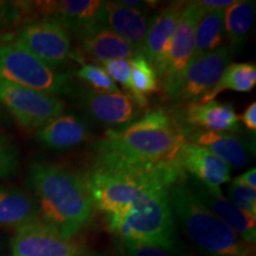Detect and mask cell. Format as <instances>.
<instances>
[{
    "instance_id": "obj_1",
    "label": "cell",
    "mask_w": 256,
    "mask_h": 256,
    "mask_svg": "<svg viewBox=\"0 0 256 256\" xmlns=\"http://www.w3.org/2000/svg\"><path fill=\"white\" fill-rule=\"evenodd\" d=\"M186 142L179 124L164 110L148 112L121 128H110L92 146V162L153 168L177 162Z\"/></svg>"
},
{
    "instance_id": "obj_2",
    "label": "cell",
    "mask_w": 256,
    "mask_h": 256,
    "mask_svg": "<svg viewBox=\"0 0 256 256\" xmlns=\"http://www.w3.org/2000/svg\"><path fill=\"white\" fill-rule=\"evenodd\" d=\"M26 183L36 194L40 218L72 240L92 216V202L81 176L62 165L34 162Z\"/></svg>"
},
{
    "instance_id": "obj_3",
    "label": "cell",
    "mask_w": 256,
    "mask_h": 256,
    "mask_svg": "<svg viewBox=\"0 0 256 256\" xmlns=\"http://www.w3.org/2000/svg\"><path fill=\"white\" fill-rule=\"evenodd\" d=\"M177 162L153 168L92 162L84 182L92 206L107 217H118L132 209L144 194L158 185H172L185 177Z\"/></svg>"
},
{
    "instance_id": "obj_4",
    "label": "cell",
    "mask_w": 256,
    "mask_h": 256,
    "mask_svg": "<svg viewBox=\"0 0 256 256\" xmlns=\"http://www.w3.org/2000/svg\"><path fill=\"white\" fill-rule=\"evenodd\" d=\"M168 185L152 188L128 212L107 217L108 228L120 240H130L162 249L168 254L188 256L178 236L177 222L170 202Z\"/></svg>"
},
{
    "instance_id": "obj_5",
    "label": "cell",
    "mask_w": 256,
    "mask_h": 256,
    "mask_svg": "<svg viewBox=\"0 0 256 256\" xmlns=\"http://www.w3.org/2000/svg\"><path fill=\"white\" fill-rule=\"evenodd\" d=\"M184 178L170 188V202L174 218L192 244L206 256H255L254 244L212 215L194 196Z\"/></svg>"
},
{
    "instance_id": "obj_6",
    "label": "cell",
    "mask_w": 256,
    "mask_h": 256,
    "mask_svg": "<svg viewBox=\"0 0 256 256\" xmlns=\"http://www.w3.org/2000/svg\"><path fill=\"white\" fill-rule=\"evenodd\" d=\"M0 81L55 96L68 94L72 89L68 72L50 68L8 36L0 38Z\"/></svg>"
},
{
    "instance_id": "obj_7",
    "label": "cell",
    "mask_w": 256,
    "mask_h": 256,
    "mask_svg": "<svg viewBox=\"0 0 256 256\" xmlns=\"http://www.w3.org/2000/svg\"><path fill=\"white\" fill-rule=\"evenodd\" d=\"M232 56L229 46H220L209 54L191 58L180 75L162 88V92L176 102L197 104L218 83Z\"/></svg>"
},
{
    "instance_id": "obj_8",
    "label": "cell",
    "mask_w": 256,
    "mask_h": 256,
    "mask_svg": "<svg viewBox=\"0 0 256 256\" xmlns=\"http://www.w3.org/2000/svg\"><path fill=\"white\" fill-rule=\"evenodd\" d=\"M14 40L55 70L68 64L70 60H80L72 50L68 30L55 18L25 22L14 32Z\"/></svg>"
},
{
    "instance_id": "obj_9",
    "label": "cell",
    "mask_w": 256,
    "mask_h": 256,
    "mask_svg": "<svg viewBox=\"0 0 256 256\" xmlns=\"http://www.w3.org/2000/svg\"><path fill=\"white\" fill-rule=\"evenodd\" d=\"M0 104L28 133L37 132L48 121L64 113L66 108V104L55 95L5 81H0Z\"/></svg>"
},
{
    "instance_id": "obj_10",
    "label": "cell",
    "mask_w": 256,
    "mask_h": 256,
    "mask_svg": "<svg viewBox=\"0 0 256 256\" xmlns=\"http://www.w3.org/2000/svg\"><path fill=\"white\" fill-rule=\"evenodd\" d=\"M78 246L42 220L20 226L11 241L10 256H78Z\"/></svg>"
},
{
    "instance_id": "obj_11",
    "label": "cell",
    "mask_w": 256,
    "mask_h": 256,
    "mask_svg": "<svg viewBox=\"0 0 256 256\" xmlns=\"http://www.w3.org/2000/svg\"><path fill=\"white\" fill-rule=\"evenodd\" d=\"M185 183L194 196L212 215L232 228L246 242L254 244L256 240V217L240 211L223 196L220 188H208L191 176H185Z\"/></svg>"
},
{
    "instance_id": "obj_12",
    "label": "cell",
    "mask_w": 256,
    "mask_h": 256,
    "mask_svg": "<svg viewBox=\"0 0 256 256\" xmlns=\"http://www.w3.org/2000/svg\"><path fill=\"white\" fill-rule=\"evenodd\" d=\"M84 110L92 119L107 126H126L139 116L140 107L124 92H100L83 89L78 94Z\"/></svg>"
},
{
    "instance_id": "obj_13",
    "label": "cell",
    "mask_w": 256,
    "mask_h": 256,
    "mask_svg": "<svg viewBox=\"0 0 256 256\" xmlns=\"http://www.w3.org/2000/svg\"><path fill=\"white\" fill-rule=\"evenodd\" d=\"M204 12L206 10L198 2H186L170 46L165 69L162 75V88L174 81L190 62L194 51V30Z\"/></svg>"
},
{
    "instance_id": "obj_14",
    "label": "cell",
    "mask_w": 256,
    "mask_h": 256,
    "mask_svg": "<svg viewBox=\"0 0 256 256\" xmlns=\"http://www.w3.org/2000/svg\"><path fill=\"white\" fill-rule=\"evenodd\" d=\"M185 5L186 2H170L158 14L152 16L151 25L144 43L142 56L153 66L159 78L164 72L172 37Z\"/></svg>"
},
{
    "instance_id": "obj_15",
    "label": "cell",
    "mask_w": 256,
    "mask_h": 256,
    "mask_svg": "<svg viewBox=\"0 0 256 256\" xmlns=\"http://www.w3.org/2000/svg\"><path fill=\"white\" fill-rule=\"evenodd\" d=\"M100 22L130 44L136 54L142 55L144 43L152 22L147 8H132L120 5L118 2H104Z\"/></svg>"
},
{
    "instance_id": "obj_16",
    "label": "cell",
    "mask_w": 256,
    "mask_h": 256,
    "mask_svg": "<svg viewBox=\"0 0 256 256\" xmlns=\"http://www.w3.org/2000/svg\"><path fill=\"white\" fill-rule=\"evenodd\" d=\"M80 46L89 57L96 62L106 63L108 60L127 58L138 55L130 44L106 28L100 22H94L72 31Z\"/></svg>"
},
{
    "instance_id": "obj_17",
    "label": "cell",
    "mask_w": 256,
    "mask_h": 256,
    "mask_svg": "<svg viewBox=\"0 0 256 256\" xmlns=\"http://www.w3.org/2000/svg\"><path fill=\"white\" fill-rule=\"evenodd\" d=\"M184 174L194 177L208 188H220L230 182V168L206 147L185 142L176 156Z\"/></svg>"
},
{
    "instance_id": "obj_18",
    "label": "cell",
    "mask_w": 256,
    "mask_h": 256,
    "mask_svg": "<svg viewBox=\"0 0 256 256\" xmlns=\"http://www.w3.org/2000/svg\"><path fill=\"white\" fill-rule=\"evenodd\" d=\"M102 8L104 2L98 0L31 2L32 19L55 18L69 34L86 24L100 22Z\"/></svg>"
},
{
    "instance_id": "obj_19",
    "label": "cell",
    "mask_w": 256,
    "mask_h": 256,
    "mask_svg": "<svg viewBox=\"0 0 256 256\" xmlns=\"http://www.w3.org/2000/svg\"><path fill=\"white\" fill-rule=\"evenodd\" d=\"M87 121L74 113H62L44 124L34 136L40 145L54 151H68L90 139Z\"/></svg>"
},
{
    "instance_id": "obj_20",
    "label": "cell",
    "mask_w": 256,
    "mask_h": 256,
    "mask_svg": "<svg viewBox=\"0 0 256 256\" xmlns=\"http://www.w3.org/2000/svg\"><path fill=\"white\" fill-rule=\"evenodd\" d=\"M185 140L206 147L211 153L222 159L229 168H241L247 165L248 146L241 138L232 133H217L203 130L186 124H179Z\"/></svg>"
},
{
    "instance_id": "obj_21",
    "label": "cell",
    "mask_w": 256,
    "mask_h": 256,
    "mask_svg": "<svg viewBox=\"0 0 256 256\" xmlns=\"http://www.w3.org/2000/svg\"><path fill=\"white\" fill-rule=\"evenodd\" d=\"M186 124L210 132L224 133L238 130V115L232 104L210 101L206 104H191L185 110Z\"/></svg>"
},
{
    "instance_id": "obj_22",
    "label": "cell",
    "mask_w": 256,
    "mask_h": 256,
    "mask_svg": "<svg viewBox=\"0 0 256 256\" xmlns=\"http://www.w3.org/2000/svg\"><path fill=\"white\" fill-rule=\"evenodd\" d=\"M40 220L34 197L16 188L0 185V228L18 229Z\"/></svg>"
},
{
    "instance_id": "obj_23",
    "label": "cell",
    "mask_w": 256,
    "mask_h": 256,
    "mask_svg": "<svg viewBox=\"0 0 256 256\" xmlns=\"http://www.w3.org/2000/svg\"><path fill=\"white\" fill-rule=\"evenodd\" d=\"M256 2L250 0H235V2L224 11V34H226L230 46L235 52L238 50L252 26L255 18Z\"/></svg>"
},
{
    "instance_id": "obj_24",
    "label": "cell",
    "mask_w": 256,
    "mask_h": 256,
    "mask_svg": "<svg viewBox=\"0 0 256 256\" xmlns=\"http://www.w3.org/2000/svg\"><path fill=\"white\" fill-rule=\"evenodd\" d=\"M256 86V66L254 63H230L224 69L220 81L197 104L214 101L220 92L232 90L250 92Z\"/></svg>"
},
{
    "instance_id": "obj_25",
    "label": "cell",
    "mask_w": 256,
    "mask_h": 256,
    "mask_svg": "<svg viewBox=\"0 0 256 256\" xmlns=\"http://www.w3.org/2000/svg\"><path fill=\"white\" fill-rule=\"evenodd\" d=\"M224 37V11H206L198 22L191 58L218 49Z\"/></svg>"
},
{
    "instance_id": "obj_26",
    "label": "cell",
    "mask_w": 256,
    "mask_h": 256,
    "mask_svg": "<svg viewBox=\"0 0 256 256\" xmlns=\"http://www.w3.org/2000/svg\"><path fill=\"white\" fill-rule=\"evenodd\" d=\"M158 90V75L142 54L130 58V95L140 108L147 104V95Z\"/></svg>"
},
{
    "instance_id": "obj_27",
    "label": "cell",
    "mask_w": 256,
    "mask_h": 256,
    "mask_svg": "<svg viewBox=\"0 0 256 256\" xmlns=\"http://www.w3.org/2000/svg\"><path fill=\"white\" fill-rule=\"evenodd\" d=\"M76 76L88 84L92 90L100 92H119L116 83L112 80L102 66L96 64H83L78 72Z\"/></svg>"
},
{
    "instance_id": "obj_28",
    "label": "cell",
    "mask_w": 256,
    "mask_h": 256,
    "mask_svg": "<svg viewBox=\"0 0 256 256\" xmlns=\"http://www.w3.org/2000/svg\"><path fill=\"white\" fill-rule=\"evenodd\" d=\"M31 19V2L0 0V32Z\"/></svg>"
},
{
    "instance_id": "obj_29",
    "label": "cell",
    "mask_w": 256,
    "mask_h": 256,
    "mask_svg": "<svg viewBox=\"0 0 256 256\" xmlns=\"http://www.w3.org/2000/svg\"><path fill=\"white\" fill-rule=\"evenodd\" d=\"M19 156L14 142L0 132V179L11 178L18 172Z\"/></svg>"
},
{
    "instance_id": "obj_30",
    "label": "cell",
    "mask_w": 256,
    "mask_h": 256,
    "mask_svg": "<svg viewBox=\"0 0 256 256\" xmlns=\"http://www.w3.org/2000/svg\"><path fill=\"white\" fill-rule=\"evenodd\" d=\"M228 192L234 206L247 215L256 217V190L232 183Z\"/></svg>"
},
{
    "instance_id": "obj_31",
    "label": "cell",
    "mask_w": 256,
    "mask_h": 256,
    "mask_svg": "<svg viewBox=\"0 0 256 256\" xmlns=\"http://www.w3.org/2000/svg\"><path fill=\"white\" fill-rule=\"evenodd\" d=\"M104 72L114 82L120 83L127 90V94L130 92V60L119 58L108 60L104 63Z\"/></svg>"
},
{
    "instance_id": "obj_32",
    "label": "cell",
    "mask_w": 256,
    "mask_h": 256,
    "mask_svg": "<svg viewBox=\"0 0 256 256\" xmlns=\"http://www.w3.org/2000/svg\"><path fill=\"white\" fill-rule=\"evenodd\" d=\"M119 243L127 256H170L168 252L162 250V249L150 244H144V243L120 238Z\"/></svg>"
},
{
    "instance_id": "obj_33",
    "label": "cell",
    "mask_w": 256,
    "mask_h": 256,
    "mask_svg": "<svg viewBox=\"0 0 256 256\" xmlns=\"http://www.w3.org/2000/svg\"><path fill=\"white\" fill-rule=\"evenodd\" d=\"M238 121H241L243 126L248 130L254 133L256 130V102H252L246 108L241 116H238Z\"/></svg>"
},
{
    "instance_id": "obj_34",
    "label": "cell",
    "mask_w": 256,
    "mask_h": 256,
    "mask_svg": "<svg viewBox=\"0 0 256 256\" xmlns=\"http://www.w3.org/2000/svg\"><path fill=\"white\" fill-rule=\"evenodd\" d=\"M234 2L235 0H200L198 4L206 11H226Z\"/></svg>"
},
{
    "instance_id": "obj_35",
    "label": "cell",
    "mask_w": 256,
    "mask_h": 256,
    "mask_svg": "<svg viewBox=\"0 0 256 256\" xmlns=\"http://www.w3.org/2000/svg\"><path fill=\"white\" fill-rule=\"evenodd\" d=\"M234 184L242 185V186H247L256 190V168H252L248 171L243 172L238 177L232 179Z\"/></svg>"
},
{
    "instance_id": "obj_36",
    "label": "cell",
    "mask_w": 256,
    "mask_h": 256,
    "mask_svg": "<svg viewBox=\"0 0 256 256\" xmlns=\"http://www.w3.org/2000/svg\"><path fill=\"white\" fill-rule=\"evenodd\" d=\"M115 256H127L119 241H116V243H115Z\"/></svg>"
},
{
    "instance_id": "obj_37",
    "label": "cell",
    "mask_w": 256,
    "mask_h": 256,
    "mask_svg": "<svg viewBox=\"0 0 256 256\" xmlns=\"http://www.w3.org/2000/svg\"><path fill=\"white\" fill-rule=\"evenodd\" d=\"M82 256H101V255L96 254V252H84Z\"/></svg>"
}]
</instances>
